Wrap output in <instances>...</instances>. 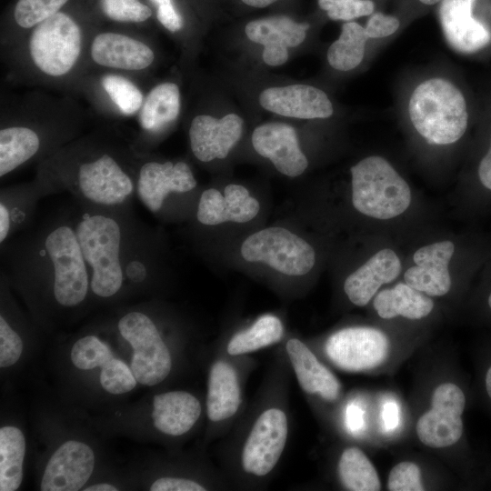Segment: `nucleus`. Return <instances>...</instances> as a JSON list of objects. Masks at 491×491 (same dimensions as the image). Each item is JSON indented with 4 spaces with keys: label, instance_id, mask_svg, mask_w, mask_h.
<instances>
[{
    "label": "nucleus",
    "instance_id": "f257e3e1",
    "mask_svg": "<svg viewBox=\"0 0 491 491\" xmlns=\"http://www.w3.org/2000/svg\"><path fill=\"white\" fill-rule=\"evenodd\" d=\"M1 273L25 292L44 293L61 309L84 304L91 293L90 276L72 205L34 222L1 245Z\"/></svg>",
    "mask_w": 491,
    "mask_h": 491
},
{
    "label": "nucleus",
    "instance_id": "f03ea898",
    "mask_svg": "<svg viewBox=\"0 0 491 491\" xmlns=\"http://www.w3.org/2000/svg\"><path fill=\"white\" fill-rule=\"evenodd\" d=\"M144 152L113 126L85 132L36 165V172L55 194L101 209L133 207L139 163Z\"/></svg>",
    "mask_w": 491,
    "mask_h": 491
},
{
    "label": "nucleus",
    "instance_id": "7ed1b4c3",
    "mask_svg": "<svg viewBox=\"0 0 491 491\" xmlns=\"http://www.w3.org/2000/svg\"><path fill=\"white\" fill-rule=\"evenodd\" d=\"M71 205L92 295L110 299L152 283L159 269L158 238L133 207L101 209L74 201Z\"/></svg>",
    "mask_w": 491,
    "mask_h": 491
},
{
    "label": "nucleus",
    "instance_id": "20e7f679",
    "mask_svg": "<svg viewBox=\"0 0 491 491\" xmlns=\"http://www.w3.org/2000/svg\"><path fill=\"white\" fill-rule=\"evenodd\" d=\"M70 94L32 88L2 95L0 177L38 165L85 133L89 115Z\"/></svg>",
    "mask_w": 491,
    "mask_h": 491
},
{
    "label": "nucleus",
    "instance_id": "39448f33",
    "mask_svg": "<svg viewBox=\"0 0 491 491\" xmlns=\"http://www.w3.org/2000/svg\"><path fill=\"white\" fill-rule=\"evenodd\" d=\"M85 18L63 9L1 53L5 81L74 95L85 72L90 37L98 26V23Z\"/></svg>",
    "mask_w": 491,
    "mask_h": 491
},
{
    "label": "nucleus",
    "instance_id": "423d86ee",
    "mask_svg": "<svg viewBox=\"0 0 491 491\" xmlns=\"http://www.w3.org/2000/svg\"><path fill=\"white\" fill-rule=\"evenodd\" d=\"M408 112L416 130L432 145L453 144L467 127L465 97L444 78H431L419 84L411 95Z\"/></svg>",
    "mask_w": 491,
    "mask_h": 491
},
{
    "label": "nucleus",
    "instance_id": "0eeeda50",
    "mask_svg": "<svg viewBox=\"0 0 491 491\" xmlns=\"http://www.w3.org/2000/svg\"><path fill=\"white\" fill-rule=\"evenodd\" d=\"M352 203L361 214L386 220L402 215L411 204V190L391 164L378 155L367 156L350 169Z\"/></svg>",
    "mask_w": 491,
    "mask_h": 491
},
{
    "label": "nucleus",
    "instance_id": "6e6552de",
    "mask_svg": "<svg viewBox=\"0 0 491 491\" xmlns=\"http://www.w3.org/2000/svg\"><path fill=\"white\" fill-rule=\"evenodd\" d=\"M157 61L156 48L151 39L142 33L97 26L88 43L85 74L90 71H112L132 77L143 85Z\"/></svg>",
    "mask_w": 491,
    "mask_h": 491
},
{
    "label": "nucleus",
    "instance_id": "1a4fd4ad",
    "mask_svg": "<svg viewBox=\"0 0 491 491\" xmlns=\"http://www.w3.org/2000/svg\"><path fill=\"white\" fill-rule=\"evenodd\" d=\"M117 328L133 348L131 370L144 386L161 383L172 367L170 352L155 322L142 310H131L120 316Z\"/></svg>",
    "mask_w": 491,
    "mask_h": 491
},
{
    "label": "nucleus",
    "instance_id": "9d476101",
    "mask_svg": "<svg viewBox=\"0 0 491 491\" xmlns=\"http://www.w3.org/2000/svg\"><path fill=\"white\" fill-rule=\"evenodd\" d=\"M74 95L85 99L90 107L109 121L136 116L145 92L132 77L112 71H90L77 82Z\"/></svg>",
    "mask_w": 491,
    "mask_h": 491
},
{
    "label": "nucleus",
    "instance_id": "9b49d317",
    "mask_svg": "<svg viewBox=\"0 0 491 491\" xmlns=\"http://www.w3.org/2000/svg\"><path fill=\"white\" fill-rule=\"evenodd\" d=\"M241 255L247 262L264 263L288 276L306 275L316 262V253L310 244L278 226L249 235L242 244Z\"/></svg>",
    "mask_w": 491,
    "mask_h": 491
},
{
    "label": "nucleus",
    "instance_id": "f8f14e48",
    "mask_svg": "<svg viewBox=\"0 0 491 491\" xmlns=\"http://www.w3.org/2000/svg\"><path fill=\"white\" fill-rule=\"evenodd\" d=\"M196 179L185 161L162 160L144 152L139 163L135 197L153 215H159L167 200L195 189Z\"/></svg>",
    "mask_w": 491,
    "mask_h": 491
},
{
    "label": "nucleus",
    "instance_id": "ddd939ff",
    "mask_svg": "<svg viewBox=\"0 0 491 491\" xmlns=\"http://www.w3.org/2000/svg\"><path fill=\"white\" fill-rule=\"evenodd\" d=\"M466 396L456 383L437 386L431 396V408L418 418L416 433L425 446L444 448L458 443L464 435L463 414Z\"/></svg>",
    "mask_w": 491,
    "mask_h": 491
},
{
    "label": "nucleus",
    "instance_id": "4468645a",
    "mask_svg": "<svg viewBox=\"0 0 491 491\" xmlns=\"http://www.w3.org/2000/svg\"><path fill=\"white\" fill-rule=\"evenodd\" d=\"M390 343L379 329L354 326L332 334L325 344V351L337 367L349 372H361L383 364L389 353Z\"/></svg>",
    "mask_w": 491,
    "mask_h": 491
},
{
    "label": "nucleus",
    "instance_id": "2eb2a0df",
    "mask_svg": "<svg viewBox=\"0 0 491 491\" xmlns=\"http://www.w3.org/2000/svg\"><path fill=\"white\" fill-rule=\"evenodd\" d=\"M287 435V417L282 409L271 407L263 411L254 423L243 446V469L255 476L269 474L281 457Z\"/></svg>",
    "mask_w": 491,
    "mask_h": 491
},
{
    "label": "nucleus",
    "instance_id": "dca6fc26",
    "mask_svg": "<svg viewBox=\"0 0 491 491\" xmlns=\"http://www.w3.org/2000/svg\"><path fill=\"white\" fill-rule=\"evenodd\" d=\"M181 112V92L173 81L155 84L145 92L136 115L137 131L132 137L142 152H149L151 143L168 130Z\"/></svg>",
    "mask_w": 491,
    "mask_h": 491
},
{
    "label": "nucleus",
    "instance_id": "f3484780",
    "mask_svg": "<svg viewBox=\"0 0 491 491\" xmlns=\"http://www.w3.org/2000/svg\"><path fill=\"white\" fill-rule=\"evenodd\" d=\"M55 195L52 186L38 174L0 190V245L28 228L35 218L39 202Z\"/></svg>",
    "mask_w": 491,
    "mask_h": 491
},
{
    "label": "nucleus",
    "instance_id": "a211bd4d",
    "mask_svg": "<svg viewBox=\"0 0 491 491\" xmlns=\"http://www.w3.org/2000/svg\"><path fill=\"white\" fill-rule=\"evenodd\" d=\"M244 120L230 113L221 118L196 114L188 126L189 145L193 155L202 163L227 156L243 133Z\"/></svg>",
    "mask_w": 491,
    "mask_h": 491
},
{
    "label": "nucleus",
    "instance_id": "6ab92c4d",
    "mask_svg": "<svg viewBox=\"0 0 491 491\" xmlns=\"http://www.w3.org/2000/svg\"><path fill=\"white\" fill-rule=\"evenodd\" d=\"M95 466L92 448L80 441L63 443L51 456L45 468L42 491H77L85 486Z\"/></svg>",
    "mask_w": 491,
    "mask_h": 491
},
{
    "label": "nucleus",
    "instance_id": "aec40b11",
    "mask_svg": "<svg viewBox=\"0 0 491 491\" xmlns=\"http://www.w3.org/2000/svg\"><path fill=\"white\" fill-rule=\"evenodd\" d=\"M252 145L258 155L269 159L281 174L289 177L302 175L308 160L301 151L296 131L282 122L258 125L252 134Z\"/></svg>",
    "mask_w": 491,
    "mask_h": 491
},
{
    "label": "nucleus",
    "instance_id": "412c9836",
    "mask_svg": "<svg viewBox=\"0 0 491 491\" xmlns=\"http://www.w3.org/2000/svg\"><path fill=\"white\" fill-rule=\"evenodd\" d=\"M258 100L264 109L286 117L327 118L334 113L327 95L305 84L268 87L261 92Z\"/></svg>",
    "mask_w": 491,
    "mask_h": 491
},
{
    "label": "nucleus",
    "instance_id": "4be33fe9",
    "mask_svg": "<svg viewBox=\"0 0 491 491\" xmlns=\"http://www.w3.org/2000/svg\"><path fill=\"white\" fill-rule=\"evenodd\" d=\"M309 26L286 15H276L250 21L245 33L251 42L264 46L263 60L267 65L279 66L287 61L288 48L304 42Z\"/></svg>",
    "mask_w": 491,
    "mask_h": 491
},
{
    "label": "nucleus",
    "instance_id": "5701e85b",
    "mask_svg": "<svg viewBox=\"0 0 491 491\" xmlns=\"http://www.w3.org/2000/svg\"><path fill=\"white\" fill-rule=\"evenodd\" d=\"M454 252L455 245L448 240L420 247L413 256L416 266L404 275L406 283L429 296L446 295L452 286L448 265Z\"/></svg>",
    "mask_w": 491,
    "mask_h": 491
},
{
    "label": "nucleus",
    "instance_id": "b1692460",
    "mask_svg": "<svg viewBox=\"0 0 491 491\" xmlns=\"http://www.w3.org/2000/svg\"><path fill=\"white\" fill-rule=\"evenodd\" d=\"M259 202L240 185L225 186L224 195L215 188L201 193L196 207V219L204 225H216L225 222L246 223L259 212Z\"/></svg>",
    "mask_w": 491,
    "mask_h": 491
},
{
    "label": "nucleus",
    "instance_id": "393cba45",
    "mask_svg": "<svg viewBox=\"0 0 491 491\" xmlns=\"http://www.w3.org/2000/svg\"><path fill=\"white\" fill-rule=\"evenodd\" d=\"M476 0H441L439 19L449 45L457 52L471 54L491 40L489 30L472 12Z\"/></svg>",
    "mask_w": 491,
    "mask_h": 491
},
{
    "label": "nucleus",
    "instance_id": "a878e982",
    "mask_svg": "<svg viewBox=\"0 0 491 491\" xmlns=\"http://www.w3.org/2000/svg\"><path fill=\"white\" fill-rule=\"evenodd\" d=\"M400 272L401 262L395 251L382 249L346 277L344 291L351 303L364 306L381 286L394 281Z\"/></svg>",
    "mask_w": 491,
    "mask_h": 491
},
{
    "label": "nucleus",
    "instance_id": "bb28decb",
    "mask_svg": "<svg viewBox=\"0 0 491 491\" xmlns=\"http://www.w3.org/2000/svg\"><path fill=\"white\" fill-rule=\"evenodd\" d=\"M286 352L302 390L318 395L326 401H335L341 392L337 377L323 365L315 354L297 338H290Z\"/></svg>",
    "mask_w": 491,
    "mask_h": 491
},
{
    "label": "nucleus",
    "instance_id": "cd10ccee",
    "mask_svg": "<svg viewBox=\"0 0 491 491\" xmlns=\"http://www.w3.org/2000/svg\"><path fill=\"white\" fill-rule=\"evenodd\" d=\"M199 400L186 391H170L155 395L152 418L155 427L163 434L178 436L187 433L199 419Z\"/></svg>",
    "mask_w": 491,
    "mask_h": 491
},
{
    "label": "nucleus",
    "instance_id": "c85d7f7f",
    "mask_svg": "<svg viewBox=\"0 0 491 491\" xmlns=\"http://www.w3.org/2000/svg\"><path fill=\"white\" fill-rule=\"evenodd\" d=\"M241 403V389L234 367L223 360L215 361L209 371L206 412L213 422L232 417Z\"/></svg>",
    "mask_w": 491,
    "mask_h": 491
},
{
    "label": "nucleus",
    "instance_id": "c756f323",
    "mask_svg": "<svg viewBox=\"0 0 491 491\" xmlns=\"http://www.w3.org/2000/svg\"><path fill=\"white\" fill-rule=\"evenodd\" d=\"M71 0H16L0 35V54L37 25L65 9Z\"/></svg>",
    "mask_w": 491,
    "mask_h": 491
},
{
    "label": "nucleus",
    "instance_id": "7c9ffc66",
    "mask_svg": "<svg viewBox=\"0 0 491 491\" xmlns=\"http://www.w3.org/2000/svg\"><path fill=\"white\" fill-rule=\"evenodd\" d=\"M374 308L384 319L403 316L417 320L427 316L434 308V301L406 283L380 291L374 299Z\"/></svg>",
    "mask_w": 491,
    "mask_h": 491
},
{
    "label": "nucleus",
    "instance_id": "2f4dec72",
    "mask_svg": "<svg viewBox=\"0 0 491 491\" xmlns=\"http://www.w3.org/2000/svg\"><path fill=\"white\" fill-rule=\"evenodd\" d=\"M25 439L15 426H5L0 429V490L15 491L23 480V464Z\"/></svg>",
    "mask_w": 491,
    "mask_h": 491
},
{
    "label": "nucleus",
    "instance_id": "473e14b6",
    "mask_svg": "<svg viewBox=\"0 0 491 491\" xmlns=\"http://www.w3.org/2000/svg\"><path fill=\"white\" fill-rule=\"evenodd\" d=\"M338 476L344 487L351 491H377L381 482L367 456L358 447L346 448L338 460Z\"/></svg>",
    "mask_w": 491,
    "mask_h": 491
},
{
    "label": "nucleus",
    "instance_id": "72a5a7b5",
    "mask_svg": "<svg viewBox=\"0 0 491 491\" xmlns=\"http://www.w3.org/2000/svg\"><path fill=\"white\" fill-rule=\"evenodd\" d=\"M283 333V324L278 317L264 315L250 327L235 334L226 346V351L230 356L255 352L279 342Z\"/></svg>",
    "mask_w": 491,
    "mask_h": 491
},
{
    "label": "nucleus",
    "instance_id": "f704fd0d",
    "mask_svg": "<svg viewBox=\"0 0 491 491\" xmlns=\"http://www.w3.org/2000/svg\"><path fill=\"white\" fill-rule=\"evenodd\" d=\"M367 36L365 27L356 22L343 25L339 37L327 50L329 65L339 71H349L362 62Z\"/></svg>",
    "mask_w": 491,
    "mask_h": 491
},
{
    "label": "nucleus",
    "instance_id": "c9c22d12",
    "mask_svg": "<svg viewBox=\"0 0 491 491\" xmlns=\"http://www.w3.org/2000/svg\"><path fill=\"white\" fill-rule=\"evenodd\" d=\"M97 7L106 20L119 25H143L153 15L141 0H97Z\"/></svg>",
    "mask_w": 491,
    "mask_h": 491
},
{
    "label": "nucleus",
    "instance_id": "e433bc0d",
    "mask_svg": "<svg viewBox=\"0 0 491 491\" xmlns=\"http://www.w3.org/2000/svg\"><path fill=\"white\" fill-rule=\"evenodd\" d=\"M70 358L74 366L82 370L102 366L113 358L106 344L96 336L88 335L79 338L72 346Z\"/></svg>",
    "mask_w": 491,
    "mask_h": 491
},
{
    "label": "nucleus",
    "instance_id": "4c0bfd02",
    "mask_svg": "<svg viewBox=\"0 0 491 491\" xmlns=\"http://www.w3.org/2000/svg\"><path fill=\"white\" fill-rule=\"evenodd\" d=\"M99 380L102 387L114 395L131 391L137 382L131 368L115 357L111 358L101 366Z\"/></svg>",
    "mask_w": 491,
    "mask_h": 491
},
{
    "label": "nucleus",
    "instance_id": "58836bf2",
    "mask_svg": "<svg viewBox=\"0 0 491 491\" xmlns=\"http://www.w3.org/2000/svg\"><path fill=\"white\" fill-rule=\"evenodd\" d=\"M318 5L330 19L346 21L369 15L375 8L371 0H318Z\"/></svg>",
    "mask_w": 491,
    "mask_h": 491
},
{
    "label": "nucleus",
    "instance_id": "ea45409f",
    "mask_svg": "<svg viewBox=\"0 0 491 491\" xmlns=\"http://www.w3.org/2000/svg\"><path fill=\"white\" fill-rule=\"evenodd\" d=\"M390 491H423L421 470L411 461H402L390 471L387 479Z\"/></svg>",
    "mask_w": 491,
    "mask_h": 491
},
{
    "label": "nucleus",
    "instance_id": "a19ab883",
    "mask_svg": "<svg viewBox=\"0 0 491 491\" xmlns=\"http://www.w3.org/2000/svg\"><path fill=\"white\" fill-rule=\"evenodd\" d=\"M23 341L9 321L0 315V366L8 367L15 364L23 352Z\"/></svg>",
    "mask_w": 491,
    "mask_h": 491
},
{
    "label": "nucleus",
    "instance_id": "79ce46f5",
    "mask_svg": "<svg viewBox=\"0 0 491 491\" xmlns=\"http://www.w3.org/2000/svg\"><path fill=\"white\" fill-rule=\"evenodd\" d=\"M157 22L169 33L180 34L185 27V20L174 0H166L154 5Z\"/></svg>",
    "mask_w": 491,
    "mask_h": 491
},
{
    "label": "nucleus",
    "instance_id": "37998d69",
    "mask_svg": "<svg viewBox=\"0 0 491 491\" xmlns=\"http://www.w3.org/2000/svg\"><path fill=\"white\" fill-rule=\"evenodd\" d=\"M399 20L383 13H376L367 21L365 27L369 38H382L394 34L399 27Z\"/></svg>",
    "mask_w": 491,
    "mask_h": 491
},
{
    "label": "nucleus",
    "instance_id": "c03bdc74",
    "mask_svg": "<svg viewBox=\"0 0 491 491\" xmlns=\"http://www.w3.org/2000/svg\"><path fill=\"white\" fill-rule=\"evenodd\" d=\"M206 488L199 483L186 478L165 476L154 481L151 491H204Z\"/></svg>",
    "mask_w": 491,
    "mask_h": 491
},
{
    "label": "nucleus",
    "instance_id": "a18cd8bd",
    "mask_svg": "<svg viewBox=\"0 0 491 491\" xmlns=\"http://www.w3.org/2000/svg\"><path fill=\"white\" fill-rule=\"evenodd\" d=\"M477 180L479 185L491 194V137L489 146L477 165Z\"/></svg>",
    "mask_w": 491,
    "mask_h": 491
},
{
    "label": "nucleus",
    "instance_id": "49530a36",
    "mask_svg": "<svg viewBox=\"0 0 491 491\" xmlns=\"http://www.w3.org/2000/svg\"><path fill=\"white\" fill-rule=\"evenodd\" d=\"M384 427L387 431L394 430L399 424V407L394 401L386 403L382 411Z\"/></svg>",
    "mask_w": 491,
    "mask_h": 491
},
{
    "label": "nucleus",
    "instance_id": "de8ad7c7",
    "mask_svg": "<svg viewBox=\"0 0 491 491\" xmlns=\"http://www.w3.org/2000/svg\"><path fill=\"white\" fill-rule=\"evenodd\" d=\"M346 425L353 433L359 432L364 426L363 411L356 406H350L346 410Z\"/></svg>",
    "mask_w": 491,
    "mask_h": 491
},
{
    "label": "nucleus",
    "instance_id": "09e8293b",
    "mask_svg": "<svg viewBox=\"0 0 491 491\" xmlns=\"http://www.w3.org/2000/svg\"><path fill=\"white\" fill-rule=\"evenodd\" d=\"M482 386L485 396L491 404V359L485 366L482 376Z\"/></svg>",
    "mask_w": 491,
    "mask_h": 491
},
{
    "label": "nucleus",
    "instance_id": "8fccbe9b",
    "mask_svg": "<svg viewBox=\"0 0 491 491\" xmlns=\"http://www.w3.org/2000/svg\"><path fill=\"white\" fill-rule=\"evenodd\" d=\"M84 490L85 491H117L118 489L113 485H110L107 483H99V484L89 486Z\"/></svg>",
    "mask_w": 491,
    "mask_h": 491
},
{
    "label": "nucleus",
    "instance_id": "3c124183",
    "mask_svg": "<svg viewBox=\"0 0 491 491\" xmlns=\"http://www.w3.org/2000/svg\"><path fill=\"white\" fill-rule=\"evenodd\" d=\"M244 4L246 5L256 7V8H263L270 5L271 4L278 1V0H241Z\"/></svg>",
    "mask_w": 491,
    "mask_h": 491
},
{
    "label": "nucleus",
    "instance_id": "603ef678",
    "mask_svg": "<svg viewBox=\"0 0 491 491\" xmlns=\"http://www.w3.org/2000/svg\"><path fill=\"white\" fill-rule=\"evenodd\" d=\"M485 306H486V309L491 315V288L488 290V292L486 295Z\"/></svg>",
    "mask_w": 491,
    "mask_h": 491
},
{
    "label": "nucleus",
    "instance_id": "864d4df0",
    "mask_svg": "<svg viewBox=\"0 0 491 491\" xmlns=\"http://www.w3.org/2000/svg\"><path fill=\"white\" fill-rule=\"evenodd\" d=\"M419 1L425 5H435L440 2L441 0H419Z\"/></svg>",
    "mask_w": 491,
    "mask_h": 491
},
{
    "label": "nucleus",
    "instance_id": "5fc2aeb1",
    "mask_svg": "<svg viewBox=\"0 0 491 491\" xmlns=\"http://www.w3.org/2000/svg\"><path fill=\"white\" fill-rule=\"evenodd\" d=\"M153 5H155L159 3H162L164 1H166V0H148Z\"/></svg>",
    "mask_w": 491,
    "mask_h": 491
}]
</instances>
